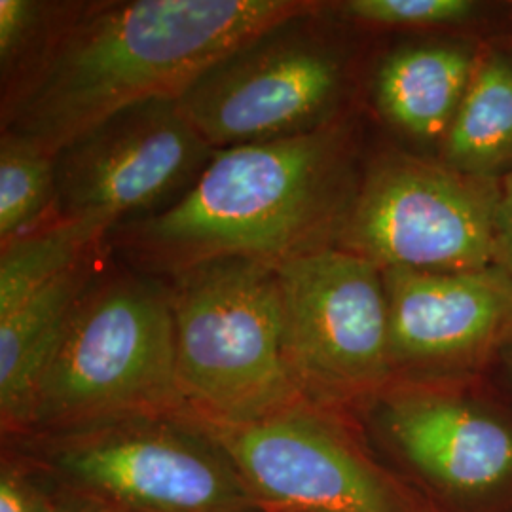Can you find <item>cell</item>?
<instances>
[{
  "instance_id": "1",
  "label": "cell",
  "mask_w": 512,
  "mask_h": 512,
  "mask_svg": "<svg viewBox=\"0 0 512 512\" xmlns=\"http://www.w3.org/2000/svg\"><path fill=\"white\" fill-rule=\"evenodd\" d=\"M310 0L57 2L35 57L2 86V131L57 156L122 110L186 90Z\"/></svg>"
},
{
  "instance_id": "2",
  "label": "cell",
  "mask_w": 512,
  "mask_h": 512,
  "mask_svg": "<svg viewBox=\"0 0 512 512\" xmlns=\"http://www.w3.org/2000/svg\"><path fill=\"white\" fill-rule=\"evenodd\" d=\"M342 120L304 135L220 148L164 211L118 224L107 238L129 268L169 277L203 262L279 266L334 247L359 181Z\"/></svg>"
},
{
  "instance_id": "3",
  "label": "cell",
  "mask_w": 512,
  "mask_h": 512,
  "mask_svg": "<svg viewBox=\"0 0 512 512\" xmlns=\"http://www.w3.org/2000/svg\"><path fill=\"white\" fill-rule=\"evenodd\" d=\"M177 414L188 408L167 281L133 268L99 272L38 374L18 435Z\"/></svg>"
},
{
  "instance_id": "4",
  "label": "cell",
  "mask_w": 512,
  "mask_h": 512,
  "mask_svg": "<svg viewBox=\"0 0 512 512\" xmlns=\"http://www.w3.org/2000/svg\"><path fill=\"white\" fill-rule=\"evenodd\" d=\"M63 494L112 512H268L190 414L2 437Z\"/></svg>"
},
{
  "instance_id": "5",
  "label": "cell",
  "mask_w": 512,
  "mask_h": 512,
  "mask_svg": "<svg viewBox=\"0 0 512 512\" xmlns=\"http://www.w3.org/2000/svg\"><path fill=\"white\" fill-rule=\"evenodd\" d=\"M164 279L188 414L247 423L304 401L287 365L275 266L222 258Z\"/></svg>"
},
{
  "instance_id": "6",
  "label": "cell",
  "mask_w": 512,
  "mask_h": 512,
  "mask_svg": "<svg viewBox=\"0 0 512 512\" xmlns=\"http://www.w3.org/2000/svg\"><path fill=\"white\" fill-rule=\"evenodd\" d=\"M275 272L285 355L298 393L340 414L366 410L395 382L384 270L327 247Z\"/></svg>"
},
{
  "instance_id": "7",
  "label": "cell",
  "mask_w": 512,
  "mask_h": 512,
  "mask_svg": "<svg viewBox=\"0 0 512 512\" xmlns=\"http://www.w3.org/2000/svg\"><path fill=\"white\" fill-rule=\"evenodd\" d=\"M499 184L446 162L385 152L359 179L334 247L382 270L444 274L494 266Z\"/></svg>"
},
{
  "instance_id": "8",
  "label": "cell",
  "mask_w": 512,
  "mask_h": 512,
  "mask_svg": "<svg viewBox=\"0 0 512 512\" xmlns=\"http://www.w3.org/2000/svg\"><path fill=\"white\" fill-rule=\"evenodd\" d=\"M192 418L268 512H435L374 459L348 414L302 401L247 423Z\"/></svg>"
},
{
  "instance_id": "9",
  "label": "cell",
  "mask_w": 512,
  "mask_h": 512,
  "mask_svg": "<svg viewBox=\"0 0 512 512\" xmlns=\"http://www.w3.org/2000/svg\"><path fill=\"white\" fill-rule=\"evenodd\" d=\"M321 12L275 25L186 90L179 105L211 147L285 139L340 120L346 63L319 27Z\"/></svg>"
},
{
  "instance_id": "10",
  "label": "cell",
  "mask_w": 512,
  "mask_h": 512,
  "mask_svg": "<svg viewBox=\"0 0 512 512\" xmlns=\"http://www.w3.org/2000/svg\"><path fill=\"white\" fill-rule=\"evenodd\" d=\"M217 150L179 99L122 110L55 156L54 219H143L177 202Z\"/></svg>"
},
{
  "instance_id": "11",
  "label": "cell",
  "mask_w": 512,
  "mask_h": 512,
  "mask_svg": "<svg viewBox=\"0 0 512 512\" xmlns=\"http://www.w3.org/2000/svg\"><path fill=\"white\" fill-rule=\"evenodd\" d=\"M395 384L450 385L512 346V275L384 270Z\"/></svg>"
},
{
  "instance_id": "12",
  "label": "cell",
  "mask_w": 512,
  "mask_h": 512,
  "mask_svg": "<svg viewBox=\"0 0 512 512\" xmlns=\"http://www.w3.org/2000/svg\"><path fill=\"white\" fill-rule=\"evenodd\" d=\"M366 410L389 452L442 497L475 501L511 488V421L450 385H391Z\"/></svg>"
},
{
  "instance_id": "13",
  "label": "cell",
  "mask_w": 512,
  "mask_h": 512,
  "mask_svg": "<svg viewBox=\"0 0 512 512\" xmlns=\"http://www.w3.org/2000/svg\"><path fill=\"white\" fill-rule=\"evenodd\" d=\"M99 272L93 256L0 317L2 437L21 433L38 374L74 304Z\"/></svg>"
},
{
  "instance_id": "14",
  "label": "cell",
  "mask_w": 512,
  "mask_h": 512,
  "mask_svg": "<svg viewBox=\"0 0 512 512\" xmlns=\"http://www.w3.org/2000/svg\"><path fill=\"white\" fill-rule=\"evenodd\" d=\"M475 67L456 46H406L385 57L376 73V105L385 120L421 141L444 137Z\"/></svg>"
},
{
  "instance_id": "15",
  "label": "cell",
  "mask_w": 512,
  "mask_h": 512,
  "mask_svg": "<svg viewBox=\"0 0 512 512\" xmlns=\"http://www.w3.org/2000/svg\"><path fill=\"white\" fill-rule=\"evenodd\" d=\"M446 164L503 181L512 173V65L497 52L475 59L456 118L444 135Z\"/></svg>"
},
{
  "instance_id": "16",
  "label": "cell",
  "mask_w": 512,
  "mask_h": 512,
  "mask_svg": "<svg viewBox=\"0 0 512 512\" xmlns=\"http://www.w3.org/2000/svg\"><path fill=\"white\" fill-rule=\"evenodd\" d=\"M112 230L105 220L54 219L2 243L0 317L97 255Z\"/></svg>"
},
{
  "instance_id": "17",
  "label": "cell",
  "mask_w": 512,
  "mask_h": 512,
  "mask_svg": "<svg viewBox=\"0 0 512 512\" xmlns=\"http://www.w3.org/2000/svg\"><path fill=\"white\" fill-rule=\"evenodd\" d=\"M55 211V158L14 133L0 135V239L8 243Z\"/></svg>"
},
{
  "instance_id": "18",
  "label": "cell",
  "mask_w": 512,
  "mask_h": 512,
  "mask_svg": "<svg viewBox=\"0 0 512 512\" xmlns=\"http://www.w3.org/2000/svg\"><path fill=\"white\" fill-rule=\"evenodd\" d=\"M471 0H349L340 12L349 19L382 29H439L471 18Z\"/></svg>"
},
{
  "instance_id": "19",
  "label": "cell",
  "mask_w": 512,
  "mask_h": 512,
  "mask_svg": "<svg viewBox=\"0 0 512 512\" xmlns=\"http://www.w3.org/2000/svg\"><path fill=\"white\" fill-rule=\"evenodd\" d=\"M57 2L0 0L2 86L35 57L50 31Z\"/></svg>"
},
{
  "instance_id": "20",
  "label": "cell",
  "mask_w": 512,
  "mask_h": 512,
  "mask_svg": "<svg viewBox=\"0 0 512 512\" xmlns=\"http://www.w3.org/2000/svg\"><path fill=\"white\" fill-rule=\"evenodd\" d=\"M65 497L37 467L2 448L0 512H59Z\"/></svg>"
},
{
  "instance_id": "21",
  "label": "cell",
  "mask_w": 512,
  "mask_h": 512,
  "mask_svg": "<svg viewBox=\"0 0 512 512\" xmlns=\"http://www.w3.org/2000/svg\"><path fill=\"white\" fill-rule=\"evenodd\" d=\"M494 266L512 275V173L499 184L495 209Z\"/></svg>"
},
{
  "instance_id": "22",
  "label": "cell",
  "mask_w": 512,
  "mask_h": 512,
  "mask_svg": "<svg viewBox=\"0 0 512 512\" xmlns=\"http://www.w3.org/2000/svg\"><path fill=\"white\" fill-rule=\"evenodd\" d=\"M67 495V494H65ZM59 512H112L107 509V507H103V505H99V503H95V501H90V499H82V497H74V495H67L65 497V503H63V507H61V511Z\"/></svg>"
},
{
  "instance_id": "23",
  "label": "cell",
  "mask_w": 512,
  "mask_h": 512,
  "mask_svg": "<svg viewBox=\"0 0 512 512\" xmlns=\"http://www.w3.org/2000/svg\"><path fill=\"white\" fill-rule=\"evenodd\" d=\"M501 355L505 357V366H507V374H509V378H511L512 384V346H509V348L505 349V351H503Z\"/></svg>"
}]
</instances>
